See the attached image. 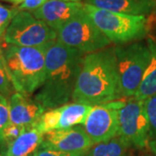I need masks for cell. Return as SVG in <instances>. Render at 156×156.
<instances>
[{
    "instance_id": "cell-5",
    "label": "cell",
    "mask_w": 156,
    "mask_h": 156,
    "mask_svg": "<svg viewBox=\"0 0 156 156\" xmlns=\"http://www.w3.org/2000/svg\"><path fill=\"white\" fill-rule=\"evenodd\" d=\"M116 65L122 96H134L150 61V50L143 43L115 47Z\"/></svg>"
},
{
    "instance_id": "cell-25",
    "label": "cell",
    "mask_w": 156,
    "mask_h": 156,
    "mask_svg": "<svg viewBox=\"0 0 156 156\" xmlns=\"http://www.w3.org/2000/svg\"><path fill=\"white\" fill-rule=\"evenodd\" d=\"M148 147L150 148V150L153 152V154L156 156V138L154 140H150L148 141Z\"/></svg>"
},
{
    "instance_id": "cell-13",
    "label": "cell",
    "mask_w": 156,
    "mask_h": 156,
    "mask_svg": "<svg viewBox=\"0 0 156 156\" xmlns=\"http://www.w3.org/2000/svg\"><path fill=\"white\" fill-rule=\"evenodd\" d=\"M10 122L23 127H32L45 112L35 98L19 92L13 93L9 99Z\"/></svg>"
},
{
    "instance_id": "cell-23",
    "label": "cell",
    "mask_w": 156,
    "mask_h": 156,
    "mask_svg": "<svg viewBox=\"0 0 156 156\" xmlns=\"http://www.w3.org/2000/svg\"><path fill=\"white\" fill-rule=\"evenodd\" d=\"M87 153L70 154V153L59 152V151L51 150V149H47V148H42L39 147L34 152L32 156H85L87 154Z\"/></svg>"
},
{
    "instance_id": "cell-10",
    "label": "cell",
    "mask_w": 156,
    "mask_h": 156,
    "mask_svg": "<svg viewBox=\"0 0 156 156\" xmlns=\"http://www.w3.org/2000/svg\"><path fill=\"white\" fill-rule=\"evenodd\" d=\"M93 106L84 103H67L45 111L35 127L44 134L52 130L83 125Z\"/></svg>"
},
{
    "instance_id": "cell-3",
    "label": "cell",
    "mask_w": 156,
    "mask_h": 156,
    "mask_svg": "<svg viewBox=\"0 0 156 156\" xmlns=\"http://www.w3.org/2000/svg\"><path fill=\"white\" fill-rule=\"evenodd\" d=\"M4 60L16 92L30 95L45 81V50L43 47H20L7 44Z\"/></svg>"
},
{
    "instance_id": "cell-21",
    "label": "cell",
    "mask_w": 156,
    "mask_h": 156,
    "mask_svg": "<svg viewBox=\"0 0 156 156\" xmlns=\"http://www.w3.org/2000/svg\"><path fill=\"white\" fill-rule=\"evenodd\" d=\"M18 11V8H9L0 4V39L4 38L10 23Z\"/></svg>"
},
{
    "instance_id": "cell-6",
    "label": "cell",
    "mask_w": 156,
    "mask_h": 156,
    "mask_svg": "<svg viewBox=\"0 0 156 156\" xmlns=\"http://www.w3.org/2000/svg\"><path fill=\"white\" fill-rule=\"evenodd\" d=\"M56 40L85 55L107 48L111 44L83 8L57 30Z\"/></svg>"
},
{
    "instance_id": "cell-9",
    "label": "cell",
    "mask_w": 156,
    "mask_h": 156,
    "mask_svg": "<svg viewBox=\"0 0 156 156\" xmlns=\"http://www.w3.org/2000/svg\"><path fill=\"white\" fill-rule=\"evenodd\" d=\"M124 101L119 99L93 106L83 127L94 145L118 135V111Z\"/></svg>"
},
{
    "instance_id": "cell-11",
    "label": "cell",
    "mask_w": 156,
    "mask_h": 156,
    "mask_svg": "<svg viewBox=\"0 0 156 156\" xmlns=\"http://www.w3.org/2000/svg\"><path fill=\"white\" fill-rule=\"evenodd\" d=\"M93 145L83 125H76L44 134L40 147L70 154H82L87 153Z\"/></svg>"
},
{
    "instance_id": "cell-15",
    "label": "cell",
    "mask_w": 156,
    "mask_h": 156,
    "mask_svg": "<svg viewBox=\"0 0 156 156\" xmlns=\"http://www.w3.org/2000/svg\"><path fill=\"white\" fill-rule=\"evenodd\" d=\"M44 135L35 126L28 127L18 138L2 146L0 156H32L42 144Z\"/></svg>"
},
{
    "instance_id": "cell-29",
    "label": "cell",
    "mask_w": 156,
    "mask_h": 156,
    "mask_svg": "<svg viewBox=\"0 0 156 156\" xmlns=\"http://www.w3.org/2000/svg\"><path fill=\"white\" fill-rule=\"evenodd\" d=\"M142 156H149V155H142Z\"/></svg>"
},
{
    "instance_id": "cell-27",
    "label": "cell",
    "mask_w": 156,
    "mask_h": 156,
    "mask_svg": "<svg viewBox=\"0 0 156 156\" xmlns=\"http://www.w3.org/2000/svg\"><path fill=\"white\" fill-rule=\"evenodd\" d=\"M62 1H65V2H80L81 0H62Z\"/></svg>"
},
{
    "instance_id": "cell-14",
    "label": "cell",
    "mask_w": 156,
    "mask_h": 156,
    "mask_svg": "<svg viewBox=\"0 0 156 156\" xmlns=\"http://www.w3.org/2000/svg\"><path fill=\"white\" fill-rule=\"evenodd\" d=\"M84 4L101 10L134 16H146L155 9L154 0H83Z\"/></svg>"
},
{
    "instance_id": "cell-18",
    "label": "cell",
    "mask_w": 156,
    "mask_h": 156,
    "mask_svg": "<svg viewBox=\"0 0 156 156\" xmlns=\"http://www.w3.org/2000/svg\"><path fill=\"white\" fill-rule=\"evenodd\" d=\"M15 91L13 84L11 83L10 76L6 69L4 60V55L0 56V95L5 98H10Z\"/></svg>"
},
{
    "instance_id": "cell-8",
    "label": "cell",
    "mask_w": 156,
    "mask_h": 156,
    "mask_svg": "<svg viewBox=\"0 0 156 156\" xmlns=\"http://www.w3.org/2000/svg\"><path fill=\"white\" fill-rule=\"evenodd\" d=\"M118 135L138 149L148 145L149 122L144 100L132 96L124 101L118 111Z\"/></svg>"
},
{
    "instance_id": "cell-19",
    "label": "cell",
    "mask_w": 156,
    "mask_h": 156,
    "mask_svg": "<svg viewBox=\"0 0 156 156\" xmlns=\"http://www.w3.org/2000/svg\"><path fill=\"white\" fill-rule=\"evenodd\" d=\"M145 107L149 122V140L156 138V94L147 98Z\"/></svg>"
},
{
    "instance_id": "cell-2",
    "label": "cell",
    "mask_w": 156,
    "mask_h": 156,
    "mask_svg": "<svg viewBox=\"0 0 156 156\" xmlns=\"http://www.w3.org/2000/svg\"><path fill=\"white\" fill-rule=\"evenodd\" d=\"M122 96L115 47L84 55L73 102L95 106L119 100Z\"/></svg>"
},
{
    "instance_id": "cell-28",
    "label": "cell",
    "mask_w": 156,
    "mask_h": 156,
    "mask_svg": "<svg viewBox=\"0 0 156 156\" xmlns=\"http://www.w3.org/2000/svg\"><path fill=\"white\" fill-rule=\"evenodd\" d=\"M3 55H4V54H3V50H2L1 47H0V56H2Z\"/></svg>"
},
{
    "instance_id": "cell-12",
    "label": "cell",
    "mask_w": 156,
    "mask_h": 156,
    "mask_svg": "<svg viewBox=\"0 0 156 156\" xmlns=\"http://www.w3.org/2000/svg\"><path fill=\"white\" fill-rule=\"evenodd\" d=\"M83 8V4L81 2L49 0L44 5L32 11V15L57 32L65 23Z\"/></svg>"
},
{
    "instance_id": "cell-17",
    "label": "cell",
    "mask_w": 156,
    "mask_h": 156,
    "mask_svg": "<svg viewBox=\"0 0 156 156\" xmlns=\"http://www.w3.org/2000/svg\"><path fill=\"white\" fill-rule=\"evenodd\" d=\"M130 145L117 135L112 139L93 145L85 156H127Z\"/></svg>"
},
{
    "instance_id": "cell-4",
    "label": "cell",
    "mask_w": 156,
    "mask_h": 156,
    "mask_svg": "<svg viewBox=\"0 0 156 156\" xmlns=\"http://www.w3.org/2000/svg\"><path fill=\"white\" fill-rule=\"evenodd\" d=\"M83 10L109 42L118 45L145 37L151 25L146 16L112 12L87 4H83Z\"/></svg>"
},
{
    "instance_id": "cell-7",
    "label": "cell",
    "mask_w": 156,
    "mask_h": 156,
    "mask_svg": "<svg viewBox=\"0 0 156 156\" xmlns=\"http://www.w3.org/2000/svg\"><path fill=\"white\" fill-rule=\"evenodd\" d=\"M57 38V32L26 11H19L6 30L7 44L20 47H43Z\"/></svg>"
},
{
    "instance_id": "cell-26",
    "label": "cell",
    "mask_w": 156,
    "mask_h": 156,
    "mask_svg": "<svg viewBox=\"0 0 156 156\" xmlns=\"http://www.w3.org/2000/svg\"><path fill=\"white\" fill-rule=\"evenodd\" d=\"M4 1H7V2L12 3V4H16V5H18V4H22L24 0H4Z\"/></svg>"
},
{
    "instance_id": "cell-20",
    "label": "cell",
    "mask_w": 156,
    "mask_h": 156,
    "mask_svg": "<svg viewBox=\"0 0 156 156\" xmlns=\"http://www.w3.org/2000/svg\"><path fill=\"white\" fill-rule=\"evenodd\" d=\"M10 122V107L9 101L5 96L0 95V147L4 143L3 134Z\"/></svg>"
},
{
    "instance_id": "cell-1",
    "label": "cell",
    "mask_w": 156,
    "mask_h": 156,
    "mask_svg": "<svg viewBox=\"0 0 156 156\" xmlns=\"http://www.w3.org/2000/svg\"><path fill=\"white\" fill-rule=\"evenodd\" d=\"M44 50L45 81L34 98L46 111L72 100L85 54L57 40L45 44Z\"/></svg>"
},
{
    "instance_id": "cell-16",
    "label": "cell",
    "mask_w": 156,
    "mask_h": 156,
    "mask_svg": "<svg viewBox=\"0 0 156 156\" xmlns=\"http://www.w3.org/2000/svg\"><path fill=\"white\" fill-rule=\"evenodd\" d=\"M147 45L151 53L150 61L139 89L134 95V97L140 100H146L156 94V40L148 39Z\"/></svg>"
},
{
    "instance_id": "cell-22",
    "label": "cell",
    "mask_w": 156,
    "mask_h": 156,
    "mask_svg": "<svg viewBox=\"0 0 156 156\" xmlns=\"http://www.w3.org/2000/svg\"><path fill=\"white\" fill-rule=\"evenodd\" d=\"M27 128L28 127H23V126L10 123L4 131V134H3L4 143H3V145L8 144L11 141H13L14 140L18 138L25 131V129Z\"/></svg>"
},
{
    "instance_id": "cell-24",
    "label": "cell",
    "mask_w": 156,
    "mask_h": 156,
    "mask_svg": "<svg viewBox=\"0 0 156 156\" xmlns=\"http://www.w3.org/2000/svg\"><path fill=\"white\" fill-rule=\"evenodd\" d=\"M49 0H24L20 5L18 6L19 11H35L39 7L44 5Z\"/></svg>"
}]
</instances>
